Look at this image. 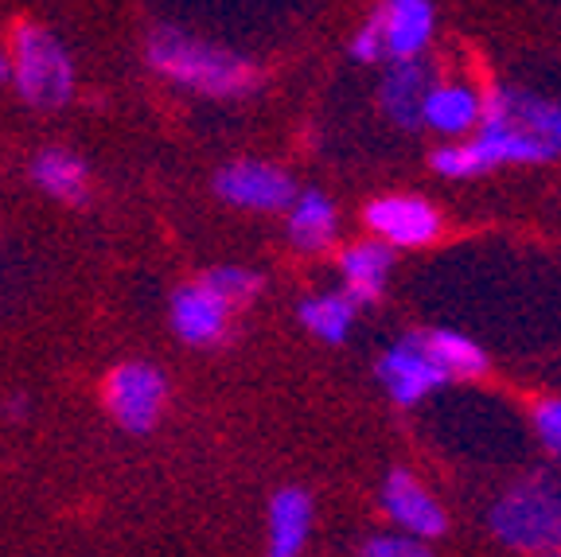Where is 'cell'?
I'll use <instances>...</instances> for the list:
<instances>
[{"instance_id": "obj_1", "label": "cell", "mask_w": 561, "mask_h": 557, "mask_svg": "<svg viewBox=\"0 0 561 557\" xmlns=\"http://www.w3.org/2000/svg\"><path fill=\"white\" fill-rule=\"evenodd\" d=\"M145 59L160 79L203 98H250L265 82L254 59L227 52V47L203 44L180 27H157L145 44Z\"/></svg>"}, {"instance_id": "obj_2", "label": "cell", "mask_w": 561, "mask_h": 557, "mask_svg": "<svg viewBox=\"0 0 561 557\" xmlns=\"http://www.w3.org/2000/svg\"><path fill=\"white\" fill-rule=\"evenodd\" d=\"M491 534L518 554H546L561 546V461L526 471L488 511Z\"/></svg>"}, {"instance_id": "obj_3", "label": "cell", "mask_w": 561, "mask_h": 557, "mask_svg": "<svg viewBox=\"0 0 561 557\" xmlns=\"http://www.w3.org/2000/svg\"><path fill=\"white\" fill-rule=\"evenodd\" d=\"M12 82L35 110H59L75 98V59L51 27L20 20L12 27Z\"/></svg>"}, {"instance_id": "obj_4", "label": "cell", "mask_w": 561, "mask_h": 557, "mask_svg": "<svg viewBox=\"0 0 561 557\" xmlns=\"http://www.w3.org/2000/svg\"><path fill=\"white\" fill-rule=\"evenodd\" d=\"M105 410L125 433L145 436L168 410V378L152 363H122L105 378Z\"/></svg>"}, {"instance_id": "obj_5", "label": "cell", "mask_w": 561, "mask_h": 557, "mask_svg": "<svg viewBox=\"0 0 561 557\" xmlns=\"http://www.w3.org/2000/svg\"><path fill=\"white\" fill-rule=\"evenodd\" d=\"M215 195L230 207L242 211H289L293 200L300 195V187L293 183V175L277 164L265 160H230L215 172Z\"/></svg>"}, {"instance_id": "obj_6", "label": "cell", "mask_w": 561, "mask_h": 557, "mask_svg": "<svg viewBox=\"0 0 561 557\" xmlns=\"http://www.w3.org/2000/svg\"><path fill=\"white\" fill-rule=\"evenodd\" d=\"M363 223L394 250H421L440 238V211L421 195H378L363 207Z\"/></svg>"}, {"instance_id": "obj_7", "label": "cell", "mask_w": 561, "mask_h": 557, "mask_svg": "<svg viewBox=\"0 0 561 557\" xmlns=\"http://www.w3.org/2000/svg\"><path fill=\"white\" fill-rule=\"evenodd\" d=\"M230 312L234 308L222 300L207 281H192L172 293V331L187 348H222L230 336Z\"/></svg>"}, {"instance_id": "obj_8", "label": "cell", "mask_w": 561, "mask_h": 557, "mask_svg": "<svg viewBox=\"0 0 561 557\" xmlns=\"http://www.w3.org/2000/svg\"><path fill=\"white\" fill-rule=\"evenodd\" d=\"M382 511L398 531L413 534V538H440L448 531V514L440 499L433 496L410 468H394L382 484Z\"/></svg>"}, {"instance_id": "obj_9", "label": "cell", "mask_w": 561, "mask_h": 557, "mask_svg": "<svg viewBox=\"0 0 561 557\" xmlns=\"http://www.w3.org/2000/svg\"><path fill=\"white\" fill-rule=\"evenodd\" d=\"M375 375H378V383H382V390L390 394V401L402 406V410L425 401L433 390H440V386L448 383L445 371H440V366L433 363V359L425 355L410 336H402L394 348L378 355Z\"/></svg>"}, {"instance_id": "obj_10", "label": "cell", "mask_w": 561, "mask_h": 557, "mask_svg": "<svg viewBox=\"0 0 561 557\" xmlns=\"http://www.w3.org/2000/svg\"><path fill=\"white\" fill-rule=\"evenodd\" d=\"M437 82V70L425 59H390L378 82V105L398 129H425V105Z\"/></svg>"}, {"instance_id": "obj_11", "label": "cell", "mask_w": 561, "mask_h": 557, "mask_svg": "<svg viewBox=\"0 0 561 557\" xmlns=\"http://www.w3.org/2000/svg\"><path fill=\"white\" fill-rule=\"evenodd\" d=\"M483 122L535 133L561 148V105L523 87H495L483 94Z\"/></svg>"}, {"instance_id": "obj_12", "label": "cell", "mask_w": 561, "mask_h": 557, "mask_svg": "<svg viewBox=\"0 0 561 557\" xmlns=\"http://www.w3.org/2000/svg\"><path fill=\"white\" fill-rule=\"evenodd\" d=\"M390 270H394V246H386L382 238H375V235L363 238V242L343 246V253H340L343 293H347L359 308L382 300Z\"/></svg>"}, {"instance_id": "obj_13", "label": "cell", "mask_w": 561, "mask_h": 557, "mask_svg": "<svg viewBox=\"0 0 561 557\" xmlns=\"http://www.w3.org/2000/svg\"><path fill=\"white\" fill-rule=\"evenodd\" d=\"M375 16L382 24L390 59H421L433 44V27H437L433 0H382Z\"/></svg>"}, {"instance_id": "obj_14", "label": "cell", "mask_w": 561, "mask_h": 557, "mask_svg": "<svg viewBox=\"0 0 561 557\" xmlns=\"http://www.w3.org/2000/svg\"><path fill=\"white\" fill-rule=\"evenodd\" d=\"M483 125V94L472 82H437L425 105V129L465 140Z\"/></svg>"}, {"instance_id": "obj_15", "label": "cell", "mask_w": 561, "mask_h": 557, "mask_svg": "<svg viewBox=\"0 0 561 557\" xmlns=\"http://www.w3.org/2000/svg\"><path fill=\"white\" fill-rule=\"evenodd\" d=\"M312 534V499L300 488H280L270 499V546L265 557H300Z\"/></svg>"}, {"instance_id": "obj_16", "label": "cell", "mask_w": 561, "mask_h": 557, "mask_svg": "<svg viewBox=\"0 0 561 557\" xmlns=\"http://www.w3.org/2000/svg\"><path fill=\"white\" fill-rule=\"evenodd\" d=\"M410 340L417 343L448 378H483L491 371L488 351L476 340H468L465 331L425 328V331H410Z\"/></svg>"}, {"instance_id": "obj_17", "label": "cell", "mask_w": 561, "mask_h": 557, "mask_svg": "<svg viewBox=\"0 0 561 557\" xmlns=\"http://www.w3.org/2000/svg\"><path fill=\"white\" fill-rule=\"evenodd\" d=\"M32 183L44 195L59 203H87L90 200V168L70 148H44L32 160Z\"/></svg>"}, {"instance_id": "obj_18", "label": "cell", "mask_w": 561, "mask_h": 557, "mask_svg": "<svg viewBox=\"0 0 561 557\" xmlns=\"http://www.w3.org/2000/svg\"><path fill=\"white\" fill-rule=\"evenodd\" d=\"M335 230H340V215H335V203L328 200L320 187H308L293 200L289 207V242L300 253H320L335 242Z\"/></svg>"}, {"instance_id": "obj_19", "label": "cell", "mask_w": 561, "mask_h": 557, "mask_svg": "<svg viewBox=\"0 0 561 557\" xmlns=\"http://www.w3.org/2000/svg\"><path fill=\"white\" fill-rule=\"evenodd\" d=\"M355 312H359V305L347 293H316L297 305L300 323L312 331L316 340L332 343V348L347 343L351 328H355Z\"/></svg>"}, {"instance_id": "obj_20", "label": "cell", "mask_w": 561, "mask_h": 557, "mask_svg": "<svg viewBox=\"0 0 561 557\" xmlns=\"http://www.w3.org/2000/svg\"><path fill=\"white\" fill-rule=\"evenodd\" d=\"M203 281H207V285L215 288V293H219L230 308L254 305L257 296H262V288H265L262 273L245 270V265H215V270L203 273Z\"/></svg>"}, {"instance_id": "obj_21", "label": "cell", "mask_w": 561, "mask_h": 557, "mask_svg": "<svg viewBox=\"0 0 561 557\" xmlns=\"http://www.w3.org/2000/svg\"><path fill=\"white\" fill-rule=\"evenodd\" d=\"M530 421H535L538 444L546 448V456L561 461V398H538Z\"/></svg>"}, {"instance_id": "obj_22", "label": "cell", "mask_w": 561, "mask_h": 557, "mask_svg": "<svg viewBox=\"0 0 561 557\" xmlns=\"http://www.w3.org/2000/svg\"><path fill=\"white\" fill-rule=\"evenodd\" d=\"M359 557H433L430 542L413 538V534H375V538L363 542Z\"/></svg>"}, {"instance_id": "obj_23", "label": "cell", "mask_w": 561, "mask_h": 557, "mask_svg": "<svg viewBox=\"0 0 561 557\" xmlns=\"http://www.w3.org/2000/svg\"><path fill=\"white\" fill-rule=\"evenodd\" d=\"M347 52H351V59H355V62H367V67H375V62L390 59V55H386V35H382V24H378L375 12H370V20L359 27V32L351 35Z\"/></svg>"}, {"instance_id": "obj_24", "label": "cell", "mask_w": 561, "mask_h": 557, "mask_svg": "<svg viewBox=\"0 0 561 557\" xmlns=\"http://www.w3.org/2000/svg\"><path fill=\"white\" fill-rule=\"evenodd\" d=\"M0 82H12V52L0 47Z\"/></svg>"}, {"instance_id": "obj_25", "label": "cell", "mask_w": 561, "mask_h": 557, "mask_svg": "<svg viewBox=\"0 0 561 557\" xmlns=\"http://www.w3.org/2000/svg\"><path fill=\"white\" fill-rule=\"evenodd\" d=\"M538 557H561V546L558 549H546V554H538Z\"/></svg>"}]
</instances>
